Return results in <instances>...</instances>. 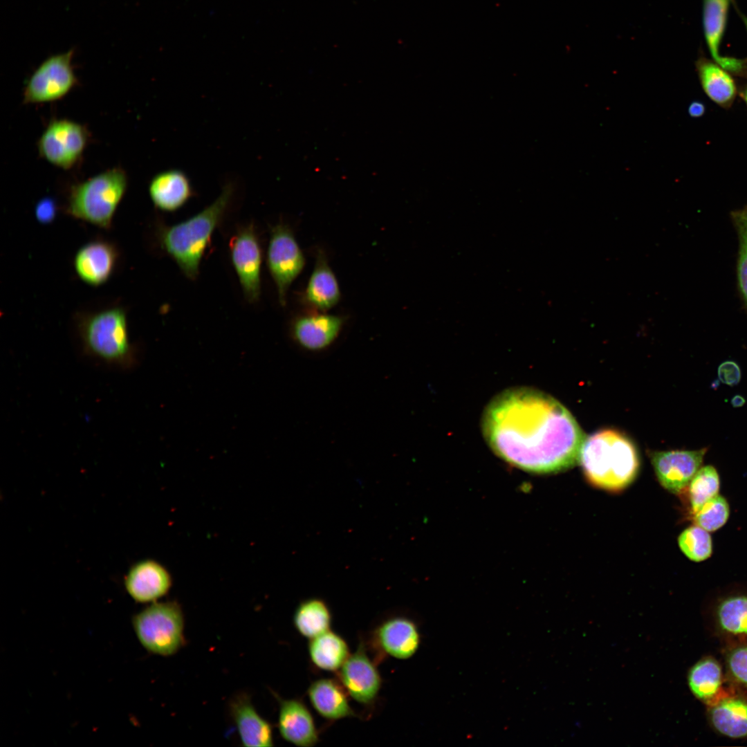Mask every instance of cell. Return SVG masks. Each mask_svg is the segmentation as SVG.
I'll use <instances>...</instances> for the list:
<instances>
[{
  "label": "cell",
  "instance_id": "cell-1",
  "mask_svg": "<svg viewBox=\"0 0 747 747\" xmlns=\"http://www.w3.org/2000/svg\"><path fill=\"white\" fill-rule=\"evenodd\" d=\"M481 430L498 456L535 473L573 467L579 461L585 439L562 404L546 393L526 387L497 394L483 411Z\"/></svg>",
  "mask_w": 747,
  "mask_h": 747
},
{
  "label": "cell",
  "instance_id": "cell-2",
  "mask_svg": "<svg viewBox=\"0 0 747 747\" xmlns=\"http://www.w3.org/2000/svg\"><path fill=\"white\" fill-rule=\"evenodd\" d=\"M579 461L587 479L612 492L627 487L636 478L639 459L633 443L614 430H602L584 439Z\"/></svg>",
  "mask_w": 747,
  "mask_h": 747
},
{
  "label": "cell",
  "instance_id": "cell-3",
  "mask_svg": "<svg viewBox=\"0 0 747 747\" xmlns=\"http://www.w3.org/2000/svg\"><path fill=\"white\" fill-rule=\"evenodd\" d=\"M234 192V183L226 182L219 196L201 212L161 230L162 247L187 278L193 280L198 277L204 251Z\"/></svg>",
  "mask_w": 747,
  "mask_h": 747
},
{
  "label": "cell",
  "instance_id": "cell-4",
  "mask_svg": "<svg viewBox=\"0 0 747 747\" xmlns=\"http://www.w3.org/2000/svg\"><path fill=\"white\" fill-rule=\"evenodd\" d=\"M127 183V173L121 167L101 172L72 188L68 211L76 218L107 228Z\"/></svg>",
  "mask_w": 747,
  "mask_h": 747
},
{
  "label": "cell",
  "instance_id": "cell-5",
  "mask_svg": "<svg viewBox=\"0 0 747 747\" xmlns=\"http://www.w3.org/2000/svg\"><path fill=\"white\" fill-rule=\"evenodd\" d=\"M80 334L89 355L124 368L134 365L136 354L129 342L123 310L109 309L89 317L82 322Z\"/></svg>",
  "mask_w": 747,
  "mask_h": 747
},
{
  "label": "cell",
  "instance_id": "cell-6",
  "mask_svg": "<svg viewBox=\"0 0 747 747\" xmlns=\"http://www.w3.org/2000/svg\"><path fill=\"white\" fill-rule=\"evenodd\" d=\"M133 625L140 643L154 654L172 656L185 643L184 615L176 601L152 602L133 617Z\"/></svg>",
  "mask_w": 747,
  "mask_h": 747
},
{
  "label": "cell",
  "instance_id": "cell-7",
  "mask_svg": "<svg viewBox=\"0 0 747 747\" xmlns=\"http://www.w3.org/2000/svg\"><path fill=\"white\" fill-rule=\"evenodd\" d=\"M74 50L53 55L44 60L28 78L23 92L24 104L56 101L77 84L72 60Z\"/></svg>",
  "mask_w": 747,
  "mask_h": 747
},
{
  "label": "cell",
  "instance_id": "cell-8",
  "mask_svg": "<svg viewBox=\"0 0 747 747\" xmlns=\"http://www.w3.org/2000/svg\"><path fill=\"white\" fill-rule=\"evenodd\" d=\"M305 261L290 228L281 223L273 226L268 246L267 264L282 306L286 304L288 289L303 270Z\"/></svg>",
  "mask_w": 747,
  "mask_h": 747
},
{
  "label": "cell",
  "instance_id": "cell-9",
  "mask_svg": "<svg viewBox=\"0 0 747 747\" xmlns=\"http://www.w3.org/2000/svg\"><path fill=\"white\" fill-rule=\"evenodd\" d=\"M88 138V131L81 124L68 119L55 120L38 140L39 154L51 165L68 169L81 158Z\"/></svg>",
  "mask_w": 747,
  "mask_h": 747
},
{
  "label": "cell",
  "instance_id": "cell-10",
  "mask_svg": "<svg viewBox=\"0 0 747 747\" xmlns=\"http://www.w3.org/2000/svg\"><path fill=\"white\" fill-rule=\"evenodd\" d=\"M230 256L246 298L254 303L261 294L262 255L254 227L241 228L230 243Z\"/></svg>",
  "mask_w": 747,
  "mask_h": 747
},
{
  "label": "cell",
  "instance_id": "cell-11",
  "mask_svg": "<svg viewBox=\"0 0 747 747\" xmlns=\"http://www.w3.org/2000/svg\"><path fill=\"white\" fill-rule=\"evenodd\" d=\"M344 322L342 316L311 310L295 317L290 331L299 348L310 353H320L337 341Z\"/></svg>",
  "mask_w": 747,
  "mask_h": 747
},
{
  "label": "cell",
  "instance_id": "cell-12",
  "mask_svg": "<svg viewBox=\"0 0 747 747\" xmlns=\"http://www.w3.org/2000/svg\"><path fill=\"white\" fill-rule=\"evenodd\" d=\"M735 0H703L702 24L711 59L733 76L747 78V57L722 55L721 45L726 32L730 3Z\"/></svg>",
  "mask_w": 747,
  "mask_h": 747
},
{
  "label": "cell",
  "instance_id": "cell-13",
  "mask_svg": "<svg viewBox=\"0 0 747 747\" xmlns=\"http://www.w3.org/2000/svg\"><path fill=\"white\" fill-rule=\"evenodd\" d=\"M707 451L703 448L652 452L651 461L659 483L669 492L680 493L701 467Z\"/></svg>",
  "mask_w": 747,
  "mask_h": 747
},
{
  "label": "cell",
  "instance_id": "cell-14",
  "mask_svg": "<svg viewBox=\"0 0 747 747\" xmlns=\"http://www.w3.org/2000/svg\"><path fill=\"white\" fill-rule=\"evenodd\" d=\"M341 684L354 700L359 703L369 704L376 698L380 687L381 677L375 665L360 643L356 651L350 654L339 670Z\"/></svg>",
  "mask_w": 747,
  "mask_h": 747
},
{
  "label": "cell",
  "instance_id": "cell-15",
  "mask_svg": "<svg viewBox=\"0 0 747 747\" xmlns=\"http://www.w3.org/2000/svg\"><path fill=\"white\" fill-rule=\"evenodd\" d=\"M172 584L168 570L153 560H141L129 570L124 586L130 596L136 602H156L165 596Z\"/></svg>",
  "mask_w": 747,
  "mask_h": 747
},
{
  "label": "cell",
  "instance_id": "cell-16",
  "mask_svg": "<svg viewBox=\"0 0 747 747\" xmlns=\"http://www.w3.org/2000/svg\"><path fill=\"white\" fill-rule=\"evenodd\" d=\"M229 711L243 746H273L271 725L257 712L248 694L235 695L230 701Z\"/></svg>",
  "mask_w": 747,
  "mask_h": 747
},
{
  "label": "cell",
  "instance_id": "cell-17",
  "mask_svg": "<svg viewBox=\"0 0 747 747\" xmlns=\"http://www.w3.org/2000/svg\"><path fill=\"white\" fill-rule=\"evenodd\" d=\"M278 729L284 739L297 746H313L319 739L311 713L298 699L279 701Z\"/></svg>",
  "mask_w": 747,
  "mask_h": 747
},
{
  "label": "cell",
  "instance_id": "cell-18",
  "mask_svg": "<svg viewBox=\"0 0 747 747\" xmlns=\"http://www.w3.org/2000/svg\"><path fill=\"white\" fill-rule=\"evenodd\" d=\"M375 638L383 652L397 659L411 658L421 642L416 625L403 616L392 617L382 622L376 631Z\"/></svg>",
  "mask_w": 747,
  "mask_h": 747
},
{
  "label": "cell",
  "instance_id": "cell-19",
  "mask_svg": "<svg viewBox=\"0 0 747 747\" xmlns=\"http://www.w3.org/2000/svg\"><path fill=\"white\" fill-rule=\"evenodd\" d=\"M340 296V288L335 275L325 254L319 250L302 295L303 302L312 310L326 312L338 304Z\"/></svg>",
  "mask_w": 747,
  "mask_h": 747
},
{
  "label": "cell",
  "instance_id": "cell-20",
  "mask_svg": "<svg viewBox=\"0 0 747 747\" xmlns=\"http://www.w3.org/2000/svg\"><path fill=\"white\" fill-rule=\"evenodd\" d=\"M699 84L706 96L723 109H729L739 95L733 75L712 59L699 55L695 62Z\"/></svg>",
  "mask_w": 747,
  "mask_h": 747
},
{
  "label": "cell",
  "instance_id": "cell-21",
  "mask_svg": "<svg viewBox=\"0 0 747 747\" xmlns=\"http://www.w3.org/2000/svg\"><path fill=\"white\" fill-rule=\"evenodd\" d=\"M149 194L160 210L174 212L183 207L193 194L191 182L182 170L170 169L156 174L150 181Z\"/></svg>",
  "mask_w": 747,
  "mask_h": 747
},
{
  "label": "cell",
  "instance_id": "cell-22",
  "mask_svg": "<svg viewBox=\"0 0 747 747\" xmlns=\"http://www.w3.org/2000/svg\"><path fill=\"white\" fill-rule=\"evenodd\" d=\"M116 260L115 249L104 242H93L79 250L74 266L78 276L91 285H100L110 277Z\"/></svg>",
  "mask_w": 747,
  "mask_h": 747
},
{
  "label": "cell",
  "instance_id": "cell-23",
  "mask_svg": "<svg viewBox=\"0 0 747 747\" xmlns=\"http://www.w3.org/2000/svg\"><path fill=\"white\" fill-rule=\"evenodd\" d=\"M308 696L317 712L329 720H338L355 716L350 706L348 693L341 684L331 679H321L313 682Z\"/></svg>",
  "mask_w": 747,
  "mask_h": 747
},
{
  "label": "cell",
  "instance_id": "cell-24",
  "mask_svg": "<svg viewBox=\"0 0 747 747\" xmlns=\"http://www.w3.org/2000/svg\"><path fill=\"white\" fill-rule=\"evenodd\" d=\"M308 654L317 668L330 672L339 670L351 654L346 640L331 630L310 639Z\"/></svg>",
  "mask_w": 747,
  "mask_h": 747
},
{
  "label": "cell",
  "instance_id": "cell-25",
  "mask_svg": "<svg viewBox=\"0 0 747 747\" xmlns=\"http://www.w3.org/2000/svg\"><path fill=\"white\" fill-rule=\"evenodd\" d=\"M331 620V613L327 604L317 598L302 602L293 616L295 627L302 636L308 639L330 630Z\"/></svg>",
  "mask_w": 747,
  "mask_h": 747
},
{
  "label": "cell",
  "instance_id": "cell-26",
  "mask_svg": "<svg viewBox=\"0 0 747 747\" xmlns=\"http://www.w3.org/2000/svg\"><path fill=\"white\" fill-rule=\"evenodd\" d=\"M711 721L720 733L732 738L747 736V702L724 699L711 710Z\"/></svg>",
  "mask_w": 747,
  "mask_h": 747
},
{
  "label": "cell",
  "instance_id": "cell-27",
  "mask_svg": "<svg viewBox=\"0 0 747 747\" xmlns=\"http://www.w3.org/2000/svg\"><path fill=\"white\" fill-rule=\"evenodd\" d=\"M721 670L713 658L699 661L688 674V685L695 697L700 699L712 698L721 686Z\"/></svg>",
  "mask_w": 747,
  "mask_h": 747
},
{
  "label": "cell",
  "instance_id": "cell-28",
  "mask_svg": "<svg viewBox=\"0 0 747 747\" xmlns=\"http://www.w3.org/2000/svg\"><path fill=\"white\" fill-rule=\"evenodd\" d=\"M688 486L690 501L694 513L708 501L719 495V473L711 465L701 467Z\"/></svg>",
  "mask_w": 747,
  "mask_h": 747
},
{
  "label": "cell",
  "instance_id": "cell-29",
  "mask_svg": "<svg viewBox=\"0 0 747 747\" xmlns=\"http://www.w3.org/2000/svg\"><path fill=\"white\" fill-rule=\"evenodd\" d=\"M721 627L733 634H747V596L730 597L717 610Z\"/></svg>",
  "mask_w": 747,
  "mask_h": 747
},
{
  "label": "cell",
  "instance_id": "cell-30",
  "mask_svg": "<svg viewBox=\"0 0 747 747\" xmlns=\"http://www.w3.org/2000/svg\"><path fill=\"white\" fill-rule=\"evenodd\" d=\"M678 544L683 554L696 562L708 559L712 553L709 532L697 525L685 529L678 537Z\"/></svg>",
  "mask_w": 747,
  "mask_h": 747
},
{
  "label": "cell",
  "instance_id": "cell-31",
  "mask_svg": "<svg viewBox=\"0 0 747 747\" xmlns=\"http://www.w3.org/2000/svg\"><path fill=\"white\" fill-rule=\"evenodd\" d=\"M729 515L730 507L727 500L717 495L694 513V520L696 525L712 532L721 528L728 521Z\"/></svg>",
  "mask_w": 747,
  "mask_h": 747
},
{
  "label": "cell",
  "instance_id": "cell-32",
  "mask_svg": "<svg viewBox=\"0 0 747 747\" xmlns=\"http://www.w3.org/2000/svg\"><path fill=\"white\" fill-rule=\"evenodd\" d=\"M739 238L737 279L741 296L747 304V205L731 214Z\"/></svg>",
  "mask_w": 747,
  "mask_h": 747
},
{
  "label": "cell",
  "instance_id": "cell-33",
  "mask_svg": "<svg viewBox=\"0 0 747 747\" xmlns=\"http://www.w3.org/2000/svg\"><path fill=\"white\" fill-rule=\"evenodd\" d=\"M728 667L735 679L747 687V646L737 648L730 653Z\"/></svg>",
  "mask_w": 747,
  "mask_h": 747
},
{
  "label": "cell",
  "instance_id": "cell-34",
  "mask_svg": "<svg viewBox=\"0 0 747 747\" xmlns=\"http://www.w3.org/2000/svg\"><path fill=\"white\" fill-rule=\"evenodd\" d=\"M717 375L720 382L729 386L737 385L741 378L739 366L732 360H726L720 364Z\"/></svg>",
  "mask_w": 747,
  "mask_h": 747
},
{
  "label": "cell",
  "instance_id": "cell-35",
  "mask_svg": "<svg viewBox=\"0 0 747 747\" xmlns=\"http://www.w3.org/2000/svg\"><path fill=\"white\" fill-rule=\"evenodd\" d=\"M56 211L55 201L50 199H44L37 204L35 214L39 222L46 223L54 219Z\"/></svg>",
  "mask_w": 747,
  "mask_h": 747
},
{
  "label": "cell",
  "instance_id": "cell-36",
  "mask_svg": "<svg viewBox=\"0 0 747 747\" xmlns=\"http://www.w3.org/2000/svg\"><path fill=\"white\" fill-rule=\"evenodd\" d=\"M706 111V104L700 100L692 101L688 107V113L691 118L702 117Z\"/></svg>",
  "mask_w": 747,
  "mask_h": 747
},
{
  "label": "cell",
  "instance_id": "cell-37",
  "mask_svg": "<svg viewBox=\"0 0 747 747\" xmlns=\"http://www.w3.org/2000/svg\"><path fill=\"white\" fill-rule=\"evenodd\" d=\"M739 95L740 96L747 108V81L745 84L739 86Z\"/></svg>",
  "mask_w": 747,
  "mask_h": 747
},
{
  "label": "cell",
  "instance_id": "cell-38",
  "mask_svg": "<svg viewBox=\"0 0 747 747\" xmlns=\"http://www.w3.org/2000/svg\"><path fill=\"white\" fill-rule=\"evenodd\" d=\"M744 403L745 399L739 395L735 396L731 400V403L735 407H741Z\"/></svg>",
  "mask_w": 747,
  "mask_h": 747
},
{
  "label": "cell",
  "instance_id": "cell-39",
  "mask_svg": "<svg viewBox=\"0 0 747 747\" xmlns=\"http://www.w3.org/2000/svg\"><path fill=\"white\" fill-rule=\"evenodd\" d=\"M733 5H734V6H735V7L736 8L737 12V13H738V15H739V17H740V18H741V19L742 20V21H743V24H744V27H745V29H746V33H747V16H746V15H744V13H742V12H741L740 11V10H739V8H737V6H735V1H734V2H733Z\"/></svg>",
  "mask_w": 747,
  "mask_h": 747
}]
</instances>
